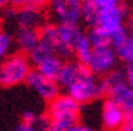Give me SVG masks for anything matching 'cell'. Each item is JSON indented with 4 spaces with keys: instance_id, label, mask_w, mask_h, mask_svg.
<instances>
[{
    "instance_id": "f1b7e54d",
    "label": "cell",
    "mask_w": 133,
    "mask_h": 131,
    "mask_svg": "<svg viewBox=\"0 0 133 131\" xmlns=\"http://www.w3.org/2000/svg\"><path fill=\"white\" fill-rule=\"evenodd\" d=\"M10 3H12V0H0V13H3L6 9H9Z\"/></svg>"
},
{
    "instance_id": "ffe728a7",
    "label": "cell",
    "mask_w": 133,
    "mask_h": 131,
    "mask_svg": "<svg viewBox=\"0 0 133 131\" xmlns=\"http://www.w3.org/2000/svg\"><path fill=\"white\" fill-rule=\"evenodd\" d=\"M98 12L99 10L96 9L89 0H81V22L84 24V27H87V28L95 27Z\"/></svg>"
},
{
    "instance_id": "ba28073f",
    "label": "cell",
    "mask_w": 133,
    "mask_h": 131,
    "mask_svg": "<svg viewBox=\"0 0 133 131\" xmlns=\"http://www.w3.org/2000/svg\"><path fill=\"white\" fill-rule=\"evenodd\" d=\"M38 37H40V41L44 43V44H48L52 49L53 53H55V56L61 57L62 61H70V59H72V50L70 47H66L61 41L59 34H58V28H56L55 24L46 21L38 28Z\"/></svg>"
},
{
    "instance_id": "5bb4252c",
    "label": "cell",
    "mask_w": 133,
    "mask_h": 131,
    "mask_svg": "<svg viewBox=\"0 0 133 131\" xmlns=\"http://www.w3.org/2000/svg\"><path fill=\"white\" fill-rule=\"evenodd\" d=\"M83 66L84 65L76 62L74 59H70V61L64 62V65H62L61 71H59V74H58V77H56V80H55L56 84L59 85V89L61 90L68 89V87L76 81L77 77L80 75Z\"/></svg>"
},
{
    "instance_id": "4316f807",
    "label": "cell",
    "mask_w": 133,
    "mask_h": 131,
    "mask_svg": "<svg viewBox=\"0 0 133 131\" xmlns=\"http://www.w3.org/2000/svg\"><path fill=\"white\" fill-rule=\"evenodd\" d=\"M123 71H124V77H126L127 84L130 85L132 90H133V65H126Z\"/></svg>"
},
{
    "instance_id": "7a4b0ae2",
    "label": "cell",
    "mask_w": 133,
    "mask_h": 131,
    "mask_svg": "<svg viewBox=\"0 0 133 131\" xmlns=\"http://www.w3.org/2000/svg\"><path fill=\"white\" fill-rule=\"evenodd\" d=\"M65 93L71 99H74L80 106L93 103L105 97L102 80L99 77L93 75L86 66H83V69H81L80 75L76 78V81L68 89H65Z\"/></svg>"
},
{
    "instance_id": "1f68e13d",
    "label": "cell",
    "mask_w": 133,
    "mask_h": 131,
    "mask_svg": "<svg viewBox=\"0 0 133 131\" xmlns=\"http://www.w3.org/2000/svg\"><path fill=\"white\" fill-rule=\"evenodd\" d=\"M46 131H58V130H55V128H52V127H48V130Z\"/></svg>"
},
{
    "instance_id": "5b68a950",
    "label": "cell",
    "mask_w": 133,
    "mask_h": 131,
    "mask_svg": "<svg viewBox=\"0 0 133 131\" xmlns=\"http://www.w3.org/2000/svg\"><path fill=\"white\" fill-rule=\"evenodd\" d=\"M44 15L55 25L81 24V0H46Z\"/></svg>"
},
{
    "instance_id": "484cf974",
    "label": "cell",
    "mask_w": 133,
    "mask_h": 131,
    "mask_svg": "<svg viewBox=\"0 0 133 131\" xmlns=\"http://www.w3.org/2000/svg\"><path fill=\"white\" fill-rule=\"evenodd\" d=\"M66 131H101V130H96L93 127H89V125L81 124V122H77V124H74L72 127H70Z\"/></svg>"
},
{
    "instance_id": "4fadbf2b",
    "label": "cell",
    "mask_w": 133,
    "mask_h": 131,
    "mask_svg": "<svg viewBox=\"0 0 133 131\" xmlns=\"http://www.w3.org/2000/svg\"><path fill=\"white\" fill-rule=\"evenodd\" d=\"M40 41L38 30L34 28H16L14 37V46L18 47V52L28 55Z\"/></svg>"
},
{
    "instance_id": "ac0fdd59",
    "label": "cell",
    "mask_w": 133,
    "mask_h": 131,
    "mask_svg": "<svg viewBox=\"0 0 133 131\" xmlns=\"http://www.w3.org/2000/svg\"><path fill=\"white\" fill-rule=\"evenodd\" d=\"M86 37H87V40H89V43H90V46L93 47V49L111 46V38H109V34L105 33L104 30L98 28V27L87 28V31H86Z\"/></svg>"
},
{
    "instance_id": "6da1fadb",
    "label": "cell",
    "mask_w": 133,
    "mask_h": 131,
    "mask_svg": "<svg viewBox=\"0 0 133 131\" xmlns=\"http://www.w3.org/2000/svg\"><path fill=\"white\" fill-rule=\"evenodd\" d=\"M44 115L49 119V127L58 131H66L80 121L81 106L66 93H59L55 99L48 102Z\"/></svg>"
},
{
    "instance_id": "44dd1931",
    "label": "cell",
    "mask_w": 133,
    "mask_h": 131,
    "mask_svg": "<svg viewBox=\"0 0 133 131\" xmlns=\"http://www.w3.org/2000/svg\"><path fill=\"white\" fill-rule=\"evenodd\" d=\"M14 49V38L9 33L0 30V62L6 56H9Z\"/></svg>"
},
{
    "instance_id": "4dcf8cb0",
    "label": "cell",
    "mask_w": 133,
    "mask_h": 131,
    "mask_svg": "<svg viewBox=\"0 0 133 131\" xmlns=\"http://www.w3.org/2000/svg\"><path fill=\"white\" fill-rule=\"evenodd\" d=\"M117 131H133V128H132L130 125H127V124H124V125H123V127H120Z\"/></svg>"
},
{
    "instance_id": "277c9868",
    "label": "cell",
    "mask_w": 133,
    "mask_h": 131,
    "mask_svg": "<svg viewBox=\"0 0 133 131\" xmlns=\"http://www.w3.org/2000/svg\"><path fill=\"white\" fill-rule=\"evenodd\" d=\"M31 69L33 65L25 53L12 52L0 62V85L8 89L22 84Z\"/></svg>"
},
{
    "instance_id": "e0dca14e",
    "label": "cell",
    "mask_w": 133,
    "mask_h": 131,
    "mask_svg": "<svg viewBox=\"0 0 133 131\" xmlns=\"http://www.w3.org/2000/svg\"><path fill=\"white\" fill-rule=\"evenodd\" d=\"M92 49L93 47L90 46V43H89V40L86 37V33H84V35L72 47V59L76 62H78V63H81V65H86V62L89 61V56L92 53Z\"/></svg>"
},
{
    "instance_id": "603a6c76",
    "label": "cell",
    "mask_w": 133,
    "mask_h": 131,
    "mask_svg": "<svg viewBox=\"0 0 133 131\" xmlns=\"http://www.w3.org/2000/svg\"><path fill=\"white\" fill-rule=\"evenodd\" d=\"M89 2H90L98 10L108 9V8H114V6L121 5V0H89Z\"/></svg>"
},
{
    "instance_id": "7402d4cb",
    "label": "cell",
    "mask_w": 133,
    "mask_h": 131,
    "mask_svg": "<svg viewBox=\"0 0 133 131\" xmlns=\"http://www.w3.org/2000/svg\"><path fill=\"white\" fill-rule=\"evenodd\" d=\"M46 0H12L10 8L12 9H21V8H36V9L44 10Z\"/></svg>"
},
{
    "instance_id": "f546056e",
    "label": "cell",
    "mask_w": 133,
    "mask_h": 131,
    "mask_svg": "<svg viewBox=\"0 0 133 131\" xmlns=\"http://www.w3.org/2000/svg\"><path fill=\"white\" fill-rule=\"evenodd\" d=\"M124 124H127V125H130L133 128V111L126 112V122Z\"/></svg>"
},
{
    "instance_id": "52a82bcc",
    "label": "cell",
    "mask_w": 133,
    "mask_h": 131,
    "mask_svg": "<svg viewBox=\"0 0 133 131\" xmlns=\"http://www.w3.org/2000/svg\"><path fill=\"white\" fill-rule=\"evenodd\" d=\"M129 16L127 8L121 3L114 8H108V9H102L98 12V18H96L95 27L104 30L105 33L109 35L120 28H123L126 24V18Z\"/></svg>"
},
{
    "instance_id": "d4e9b609",
    "label": "cell",
    "mask_w": 133,
    "mask_h": 131,
    "mask_svg": "<svg viewBox=\"0 0 133 131\" xmlns=\"http://www.w3.org/2000/svg\"><path fill=\"white\" fill-rule=\"evenodd\" d=\"M12 131H40L37 127L34 125V124H27V122H19L14 127V130Z\"/></svg>"
},
{
    "instance_id": "cb8c5ba5",
    "label": "cell",
    "mask_w": 133,
    "mask_h": 131,
    "mask_svg": "<svg viewBox=\"0 0 133 131\" xmlns=\"http://www.w3.org/2000/svg\"><path fill=\"white\" fill-rule=\"evenodd\" d=\"M38 117L40 115H37V113L34 112V111H24V113H22V122H27V124H36V121L38 119Z\"/></svg>"
},
{
    "instance_id": "83f0119b",
    "label": "cell",
    "mask_w": 133,
    "mask_h": 131,
    "mask_svg": "<svg viewBox=\"0 0 133 131\" xmlns=\"http://www.w3.org/2000/svg\"><path fill=\"white\" fill-rule=\"evenodd\" d=\"M124 27H126V30H127V34L133 38V15H129L127 18H126Z\"/></svg>"
},
{
    "instance_id": "7c38bea8",
    "label": "cell",
    "mask_w": 133,
    "mask_h": 131,
    "mask_svg": "<svg viewBox=\"0 0 133 131\" xmlns=\"http://www.w3.org/2000/svg\"><path fill=\"white\" fill-rule=\"evenodd\" d=\"M14 18L16 21L18 28H34L38 30L43 24L46 22V15L44 10L36 9V8H21L14 9Z\"/></svg>"
},
{
    "instance_id": "2e32d148",
    "label": "cell",
    "mask_w": 133,
    "mask_h": 131,
    "mask_svg": "<svg viewBox=\"0 0 133 131\" xmlns=\"http://www.w3.org/2000/svg\"><path fill=\"white\" fill-rule=\"evenodd\" d=\"M64 62L65 61H62L61 57L50 56V57H48L46 61H43L42 63H38L37 66H34V69L37 71L38 74H42L43 77H46V78L56 80L58 74H59L62 65H64Z\"/></svg>"
},
{
    "instance_id": "8992f818",
    "label": "cell",
    "mask_w": 133,
    "mask_h": 131,
    "mask_svg": "<svg viewBox=\"0 0 133 131\" xmlns=\"http://www.w3.org/2000/svg\"><path fill=\"white\" fill-rule=\"evenodd\" d=\"M84 66L93 75L102 78L115 68H118V59L111 46L98 47V49H92L89 61L86 62Z\"/></svg>"
},
{
    "instance_id": "30bf717a",
    "label": "cell",
    "mask_w": 133,
    "mask_h": 131,
    "mask_svg": "<svg viewBox=\"0 0 133 131\" xmlns=\"http://www.w3.org/2000/svg\"><path fill=\"white\" fill-rule=\"evenodd\" d=\"M111 47L117 55V59L124 65H133V38L127 34L126 27L120 28L109 35Z\"/></svg>"
},
{
    "instance_id": "3957f363",
    "label": "cell",
    "mask_w": 133,
    "mask_h": 131,
    "mask_svg": "<svg viewBox=\"0 0 133 131\" xmlns=\"http://www.w3.org/2000/svg\"><path fill=\"white\" fill-rule=\"evenodd\" d=\"M101 80L104 85L105 97L117 103L124 112L133 111V90L127 84L124 71L121 68H115L114 71L102 77Z\"/></svg>"
},
{
    "instance_id": "9c48e42d",
    "label": "cell",
    "mask_w": 133,
    "mask_h": 131,
    "mask_svg": "<svg viewBox=\"0 0 133 131\" xmlns=\"http://www.w3.org/2000/svg\"><path fill=\"white\" fill-rule=\"evenodd\" d=\"M25 84L28 85L33 91H36L44 102H50L52 99H55L58 94L61 93V89L56 84V81L43 77L34 68L30 71L28 77L25 80Z\"/></svg>"
},
{
    "instance_id": "9a60e30c",
    "label": "cell",
    "mask_w": 133,
    "mask_h": 131,
    "mask_svg": "<svg viewBox=\"0 0 133 131\" xmlns=\"http://www.w3.org/2000/svg\"><path fill=\"white\" fill-rule=\"evenodd\" d=\"M58 34L61 41L65 44L66 47H70L72 50V47L83 35H84V30L81 28L80 24H65V25H56Z\"/></svg>"
},
{
    "instance_id": "d6986e66",
    "label": "cell",
    "mask_w": 133,
    "mask_h": 131,
    "mask_svg": "<svg viewBox=\"0 0 133 131\" xmlns=\"http://www.w3.org/2000/svg\"><path fill=\"white\" fill-rule=\"evenodd\" d=\"M27 56H28L30 62H31V65H33V66H37L38 63H42L43 61H46L48 57L55 56V53H53V50L48 46V44H44V43L38 41L37 46L34 47V49L30 52Z\"/></svg>"
},
{
    "instance_id": "8fae6325",
    "label": "cell",
    "mask_w": 133,
    "mask_h": 131,
    "mask_svg": "<svg viewBox=\"0 0 133 131\" xmlns=\"http://www.w3.org/2000/svg\"><path fill=\"white\" fill-rule=\"evenodd\" d=\"M101 122L105 131H117L126 122V112L111 99L104 97L101 108Z\"/></svg>"
}]
</instances>
